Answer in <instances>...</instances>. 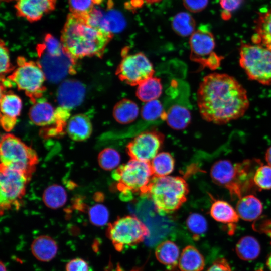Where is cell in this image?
<instances>
[{
    "instance_id": "6da1fadb",
    "label": "cell",
    "mask_w": 271,
    "mask_h": 271,
    "mask_svg": "<svg viewBox=\"0 0 271 271\" xmlns=\"http://www.w3.org/2000/svg\"><path fill=\"white\" fill-rule=\"evenodd\" d=\"M197 103L203 119L219 125L241 117L249 106L243 86L233 77L216 72L202 79L197 90Z\"/></svg>"
},
{
    "instance_id": "7a4b0ae2",
    "label": "cell",
    "mask_w": 271,
    "mask_h": 271,
    "mask_svg": "<svg viewBox=\"0 0 271 271\" xmlns=\"http://www.w3.org/2000/svg\"><path fill=\"white\" fill-rule=\"evenodd\" d=\"M100 21L96 10L89 15L68 14L60 41L64 50L75 61L103 55L113 33L104 27Z\"/></svg>"
},
{
    "instance_id": "3957f363",
    "label": "cell",
    "mask_w": 271,
    "mask_h": 271,
    "mask_svg": "<svg viewBox=\"0 0 271 271\" xmlns=\"http://www.w3.org/2000/svg\"><path fill=\"white\" fill-rule=\"evenodd\" d=\"M188 192V185L182 177H154L147 196L152 199L157 211L164 215L178 210L187 200Z\"/></svg>"
},
{
    "instance_id": "277c9868",
    "label": "cell",
    "mask_w": 271,
    "mask_h": 271,
    "mask_svg": "<svg viewBox=\"0 0 271 271\" xmlns=\"http://www.w3.org/2000/svg\"><path fill=\"white\" fill-rule=\"evenodd\" d=\"M112 177L124 198L129 199V196L133 193L146 196L154 175L150 162L131 159L116 168Z\"/></svg>"
},
{
    "instance_id": "5b68a950",
    "label": "cell",
    "mask_w": 271,
    "mask_h": 271,
    "mask_svg": "<svg viewBox=\"0 0 271 271\" xmlns=\"http://www.w3.org/2000/svg\"><path fill=\"white\" fill-rule=\"evenodd\" d=\"M0 155L1 165L23 173L29 179L38 162L37 155L32 148L9 133L2 137Z\"/></svg>"
},
{
    "instance_id": "8992f818",
    "label": "cell",
    "mask_w": 271,
    "mask_h": 271,
    "mask_svg": "<svg viewBox=\"0 0 271 271\" xmlns=\"http://www.w3.org/2000/svg\"><path fill=\"white\" fill-rule=\"evenodd\" d=\"M239 63L250 80L271 85V50L254 43H242Z\"/></svg>"
},
{
    "instance_id": "52a82bcc",
    "label": "cell",
    "mask_w": 271,
    "mask_h": 271,
    "mask_svg": "<svg viewBox=\"0 0 271 271\" xmlns=\"http://www.w3.org/2000/svg\"><path fill=\"white\" fill-rule=\"evenodd\" d=\"M150 234L146 225L138 218L127 215L118 218L108 224L106 235L115 250L122 251L125 248L143 242Z\"/></svg>"
},
{
    "instance_id": "ba28073f",
    "label": "cell",
    "mask_w": 271,
    "mask_h": 271,
    "mask_svg": "<svg viewBox=\"0 0 271 271\" xmlns=\"http://www.w3.org/2000/svg\"><path fill=\"white\" fill-rule=\"evenodd\" d=\"M190 59L203 68L215 70L223 59L215 51V41L208 26H200L190 36Z\"/></svg>"
},
{
    "instance_id": "9c48e42d",
    "label": "cell",
    "mask_w": 271,
    "mask_h": 271,
    "mask_svg": "<svg viewBox=\"0 0 271 271\" xmlns=\"http://www.w3.org/2000/svg\"><path fill=\"white\" fill-rule=\"evenodd\" d=\"M18 66L9 78L33 100L40 97L44 90L46 76L39 63L27 61L24 58L17 59Z\"/></svg>"
},
{
    "instance_id": "30bf717a",
    "label": "cell",
    "mask_w": 271,
    "mask_h": 271,
    "mask_svg": "<svg viewBox=\"0 0 271 271\" xmlns=\"http://www.w3.org/2000/svg\"><path fill=\"white\" fill-rule=\"evenodd\" d=\"M0 206L1 214L13 207L18 208L30 180L23 173L1 165Z\"/></svg>"
},
{
    "instance_id": "8fae6325",
    "label": "cell",
    "mask_w": 271,
    "mask_h": 271,
    "mask_svg": "<svg viewBox=\"0 0 271 271\" xmlns=\"http://www.w3.org/2000/svg\"><path fill=\"white\" fill-rule=\"evenodd\" d=\"M122 54L116 71V75L121 81L130 86H138L153 76V64L144 53Z\"/></svg>"
},
{
    "instance_id": "7c38bea8",
    "label": "cell",
    "mask_w": 271,
    "mask_h": 271,
    "mask_svg": "<svg viewBox=\"0 0 271 271\" xmlns=\"http://www.w3.org/2000/svg\"><path fill=\"white\" fill-rule=\"evenodd\" d=\"M164 139V135L157 130L143 132L128 143L126 152L131 159L150 162L161 149Z\"/></svg>"
},
{
    "instance_id": "4fadbf2b",
    "label": "cell",
    "mask_w": 271,
    "mask_h": 271,
    "mask_svg": "<svg viewBox=\"0 0 271 271\" xmlns=\"http://www.w3.org/2000/svg\"><path fill=\"white\" fill-rule=\"evenodd\" d=\"M210 173L213 182L227 189L232 198L239 199L243 196L237 163L233 164L227 159L219 160L213 164Z\"/></svg>"
},
{
    "instance_id": "5bb4252c",
    "label": "cell",
    "mask_w": 271,
    "mask_h": 271,
    "mask_svg": "<svg viewBox=\"0 0 271 271\" xmlns=\"http://www.w3.org/2000/svg\"><path fill=\"white\" fill-rule=\"evenodd\" d=\"M40 57L39 65L46 78L52 82H58L71 73L75 60L65 51L59 55H52L38 49Z\"/></svg>"
},
{
    "instance_id": "9a60e30c",
    "label": "cell",
    "mask_w": 271,
    "mask_h": 271,
    "mask_svg": "<svg viewBox=\"0 0 271 271\" xmlns=\"http://www.w3.org/2000/svg\"><path fill=\"white\" fill-rule=\"evenodd\" d=\"M31 121L40 126H49L45 131L48 136L59 134L64 127L57 120L56 109L49 102L39 100L34 102L29 111Z\"/></svg>"
},
{
    "instance_id": "2e32d148",
    "label": "cell",
    "mask_w": 271,
    "mask_h": 271,
    "mask_svg": "<svg viewBox=\"0 0 271 271\" xmlns=\"http://www.w3.org/2000/svg\"><path fill=\"white\" fill-rule=\"evenodd\" d=\"M85 91L84 84L79 81L68 79L63 81L56 93L59 107L70 111L78 106L84 99Z\"/></svg>"
},
{
    "instance_id": "e0dca14e",
    "label": "cell",
    "mask_w": 271,
    "mask_h": 271,
    "mask_svg": "<svg viewBox=\"0 0 271 271\" xmlns=\"http://www.w3.org/2000/svg\"><path fill=\"white\" fill-rule=\"evenodd\" d=\"M16 14L30 22L40 20L45 14L53 11L57 0H16Z\"/></svg>"
},
{
    "instance_id": "ac0fdd59",
    "label": "cell",
    "mask_w": 271,
    "mask_h": 271,
    "mask_svg": "<svg viewBox=\"0 0 271 271\" xmlns=\"http://www.w3.org/2000/svg\"><path fill=\"white\" fill-rule=\"evenodd\" d=\"M252 43L271 50V8L259 13L255 22Z\"/></svg>"
},
{
    "instance_id": "d6986e66",
    "label": "cell",
    "mask_w": 271,
    "mask_h": 271,
    "mask_svg": "<svg viewBox=\"0 0 271 271\" xmlns=\"http://www.w3.org/2000/svg\"><path fill=\"white\" fill-rule=\"evenodd\" d=\"M66 131L69 137L74 141H85L91 134V122L89 117L85 114H75L68 120Z\"/></svg>"
},
{
    "instance_id": "ffe728a7",
    "label": "cell",
    "mask_w": 271,
    "mask_h": 271,
    "mask_svg": "<svg viewBox=\"0 0 271 271\" xmlns=\"http://www.w3.org/2000/svg\"><path fill=\"white\" fill-rule=\"evenodd\" d=\"M236 210L239 218L242 220L253 221L262 214L263 205L260 200L254 195H247L238 199Z\"/></svg>"
},
{
    "instance_id": "44dd1931",
    "label": "cell",
    "mask_w": 271,
    "mask_h": 271,
    "mask_svg": "<svg viewBox=\"0 0 271 271\" xmlns=\"http://www.w3.org/2000/svg\"><path fill=\"white\" fill-rule=\"evenodd\" d=\"M31 249L37 259L42 262H48L56 255L58 246L52 238L43 235L37 237L33 241Z\"/></svg>"
},
{
    "instance_id": "7402d4cb",
    "label": "cell",
    "mask_w": 271,
    "mask_h": 271,
    "mask_svg": "<svg viewBox=\"0 0 271 271\" xmlns=\"http://www.w3.org/2000/svg\"><path fill=\"white\" fill-rule=\"evenodd\" d=\"M205 265L204 256L195 246L189 245L182 250L178 266L181 271H202Z\"/></svg>"
},
{
    "instance_id": "603a6c76",
    "label": "cell",
    "mask_w": 271,
    "mask_h": 271,
    "mask_svg": "<svg viewBox=\"0 0 271 271\" xmlns=\"http://www.w3.org/2000/svg\"><path fill=\"white\" fill-rule=\"evenodd\" d=\"M155 254L157 260L170 270H175L178 266L180 250L172 241L166 240L160 243L155 249Z\"/></svg>"
},
{
    "instance_id": "cb8c5ba5",
    "label": "cell",
    "mask_w": 271,
    "mask_h": 271,
    "mask_svg": "<svg viewBox=\"0 0 271 271\" xmlns=\"http://www.w3.org/2000/svg\"><path fill=\"white\" fill-rule=\"evenodd\" d=\"M191 115L189 108L181 103L170 106L166 111L165 120L168 125L174 130H182L190 124Z\"/></svg>"
},
{
    "instance_id": "d4e9b609",
    "label": "cell",
    "mask_w": 271,
    "mask_h": 271,
    "mask_svg": "<svg viewBox=\"0 0 271 271\" xmlns=\"http://www.w3.org/2000/svg\"><path fill=\"white\" fill-rule=\"evenodd\" d=\"M210 214L216 221L232 226L239 219L236 210L229 203L222 200H213Z\"/></svg>"
},
{
    "instance_id": "484cf974",
    "label": "cell",
    "mask_w": 271,
    "mask_h": 271,
    "mask_svg": "<svg viewBox=\"0 0 271 271\" xmlns=\"http://www.w3.org/2000/svg\"><path fill=\"white\" fill-rule=\"evenodd\" d=\"M139 108L133 101L123 98L116 103L113 109V116L118 123L126 124L134 121L138 117Z\"/></svg>"
},
{
    "instance_id": "4316f807",
    "label": "cell",
    "mask_w": 271,
    "mask_h": 271,
    "mask_svg": "<svg viewBox=\"0 0 271 271\" xmlns=\"http://www.w3.org/2000/svg\"><path fill=\"white\" fill-rule=\"evenodd\" d=\"M22 107L21 98L14 93L1 94V120H7L17 122Z\"/></svg>"
},
{
    "instance_id": "83f0119b",
    "label": "cell",
    "mask_w": 271,
    "mask_h": 271,
    "mask_svg": "<svg viewBox=\"0 0 271 271\" xmlns=\"http://www.w3.org/2000/svg\"><path fill=\"white\" fill-rule=\"evenodd\" d=\"M162 91L161 79L153 76L138 85L136 94L140 100L146 103L157 100Z\"/></svg>"
},
{
    "instance_id": "f1b7e54d",
    "label": "cell",
    "mask_w": 271,
    "mask_h": 271,
    "mask_svg": "<svg viewBox=\"0 0 271 271\" xmlns=\"http://www.w3.org/2000/svg\"><path fill=\"white\" fill-rule=\"evenodd\" d=\"M260 245L257 240L250 235L241 237L236 243L235 251L238 257L243 260L256 259L260 253Z\"/></svg>"
},
{
    "instance_id": "f546056e",
    "label": "cell",
    "mask_w": 271,
    "mask_h": 271,
    "mask_svg": "<svg viewBox=\"0 0 271 271\" xmlns=\"http://www.w3.org/2000/svg\"><path fill=\"white\" fill-rule=\"evenodd\" d=\"M196 26L194 18L187 12H181L176 14L171 20L173 30L182 37L190 36L196 30Z\"/></svg>"
},
{
    "instance_id": "4dcf8cb0",
    "label": "cell",
    "mask_w": 271,
    "mask_h": 271,
    "mask_svg": "<svg viewBox=\"0 0 271 271\" xmlns=\"http://www.w3.org/2000/svg\"><path fill=\"white\" fill-rule=\"evenodd\" d=\"M150 164L154 177H165L174 170L175 160L169 153L163 152L158 154Z\"/></svg>"
},
{
    "instance_id": "1f68e13d",
    "label": "cell",
    "mask_w": 271,
    "mask_h": 271,
    "mask_svg": "<svg viewBox=\"0 0 271 271\" xmlns=\"http://www.w3.org/2000/svg\"><path fill=\"white\" fill-rule=\"evenodd\" d=\"M43 200L48 207L57 209L65 204L67 201V193L62 186L53 184L45 190L43 194Z\"/></svg>"
},
{
    "instance_id": "d6a6232c",
    "label": "cell",
    "mask_w": 271,
    "mask_h": 271,
    "mask_svg": "<svg viewBox=\"0 0 271 271\" xmlns=\"http://www.w3.org/2000/svg\"><path fill=\"white\" fill-rule=\"evenodd\" d=\"M142 118L148 121H154L161 119L165 120L166 111L158 100L146 102L141 110Z\"/></svg>"
},
{
    "instance_id": "836d02e7",
    "label": "cell",
    "mask_w": 271,
    "mask_h": 271,
    "mask_svg": "<svg viewBox=\"0 0 271 271\" xmlns=\"http://www.w3.org/2000/svg\"><path fill=\"white\" fill-rule=\"evenodd\" d=\"M120 162L119 153L111 148L102 150L98 156V162L103 170L110 171L118 166Z\"/></svg>"
},
{
    "instance_id": "e575fe53",
    "label": "cell",
    "mask_w": 271,
    "mask_h": 271,
    "mask_svg": "<svg viewBox=\"0 0 271 271\" xmlns=\"http://www.w3.org/2000/svg\"><path fill=\"white\" fill-rule=\"evenodd\" d=\"M101 0H68L69 13L78 15H89L94 13L95 6Z\"/></svg>"
},
{
    "instance_id": "d590c367",
    "label": "cell",
    "mask_w": 271,
    "mask_h": 271,
    "mask_svg": "<svg viewBox=\"0 0 271 271\" xmlns=\"http://www.w3.org/2000/svg\"><path fill=\"white\" fill-rule=\"evenodd\" d=\"M186 225L189 230L196 237L205 234L208 229L205 218L197 213H193L189 215L186 220Z\"/></svg>"
},
{
    "instance_id": "8d00e7d4",
    "label": "cell",
    "mask_w": 271,
    "mask_h": 271,
    "mask_svg": "<svg viewBox=\"0 0 271 271\" xmlns=\"http://www.w3.org/2000/svg\"><path fill=\"white\" fill-rule=\"evenodd\" d=\"M253 181L254 185L260 189H270L271 166L260 164L254 173Z\"/></svg>"
},
{
    "instance_id": "74e56055",
    "label": "cell",
    "mask_w": 271,
    "mask_h": 271,
    "mask_svg": "<svg viewBox=\"0 0 271 271\" xmlns=\"http://www.w3.org/2000/svg\"><path fill=\"white\" fill-rule=\"evenodd\" d=\"M88 215L92 224L96 226H102L108 221L109 212L104 205L97 204L90 208Z\"/></svg>"
},
{
    "instance_id": "f35d334b",
    "label": "cell",
    "mask_w": 271,
    "mask_h": 271,
    "mask_svg": "<svg viewBox=\"0 0 271 271\" xmlns=\"http://www.w3.org/2000/svg\"><path fill=\"white\" fill-rule=\"evenodd\" d=\"M38 49L52 55H59L65 51L61 41L50 34L46 35L43 43L38 46Z\"/></svg>"
},
{
    "instance_id": "ab89813d",
    "label": "cell",
    "mask_w": 271,
    "mask_h": 271,
    "mask_svg": "<svg viewBox=\"0 0 271 271\" xmlns=\"http://www.w3.org/2000/svg\"><path fill=\"white\" fill-rule=\"evenodd\" d=\"M244 0H220V7L222 10L221 18L224 20L231 18L232 13L238 9Z\"/></svg>"
},
{
    "instance_id": "60d3db41",
    "label": "cell",
    "mask_w": 271,
    "mask_h": 271,
    "mask_svg": "<svg viewBox=\"0 0 271 271\" xmlns=\"http://www.w3.org/2000/svg\"><path fill=\"white\" fill-rule=\"evenodd\" d=\"M0 72L1 75L10 71L11 64L8 50L3 41L0 45Z\"/></svg>"
},
{
    "instance_id": "b9f144b4",
    "label": "cell",
    "mask_w": 271,
    "mask_h": 271,
    "mask_svg": "<svg viewBox=\"0 0 271 271\" xmlns=\"http://www.w3.org/2000/svg\"><path fill=\"white\" fill-rule=\"evenodd\" d=\"M185 8L192 13H198L204 10L207 6L209 0H182Z\"/></svg>"
},
{
    "instance_id": "7bdbcfd3",
    "label": "cell",
    "mask_w": 271,
    "mask_h": 271,
    "mask_svg": "<svg viewBox=\"0 0 271 271\" xmlns=\"http://www.w3.org/2000/svg\"><path fill=\"white\" fill-rule=\"evenodd\" d=\"M66 271H88L87 262L81 258H75L70 260L66 266Z\"/></svg>"
},
{
    "instance_id": "ee69618b",
    "label": "cell",
    "mask_w": 271,
    "mask_h": 271,
    "mask_svg": "<svg viewBox=\"0 0 271 271\" xmlns=\"http://www.w3.org/2000/svg\"><path fill=\"white\" fill-rule=\"evenodd\" d=\"M206 271H232L227 261L223 258L216 259Z\"/></svg>"
},
{
    "instance_id": "f6af8a7d",
    "label": "cell",
    "mask_w": 271,
    "mask_h": 271,
    "mask_svg": "<svg viewBox=\"0 0 271 271\" xmlns=\"http://www.w3.org/2000/svg\"><path fill=\"white\" fill-rule=\"evenodd\" d=\"M104 271H126L124 270L118 264L115 266H113L110 263L108 267L105 269ZM130 271H141V268H135L131 269Z\"/></svg>"
},
{
    "instance_id": "bcb514c9",
    "label": "cell",
    "mask_w": 271,
    "mask_h": 271,
    "mask_svg": "<svg viewBox=\"0 0 271 271\" xmlns=\"http://www.w3.org/2000/svg\"><path fill=\"white\" fill-rule=\"evenodd\" d=\"M265 159L268 165L271 166V146L267 149L265 152Z\"/></svg>"
},
{
    "instance_id": "7dc6e473",
    "label": "cell",
    "mask_w": 271,
    "mask_h": 271,
    "mask_svg": "<svg viewBox=\"0 0 271 271\" xmlns=\"http://www.w3.org/2000/svg\"><path fill=\"white\" fill-rule=\"evenodd\" d=\"M267 234H268L271 237V230L267 231L265 232ZM266 265L269 271H271V253L269 254L267 261H266Z\"/></svg>"
},
{
    "instance_id": "c3c4849f",
    "label": "cell",
    "mask_w": 271,
    "mask_h": 271,
    "mask_svg": "<svg viewBox=\"0 0 271 271\" xmlns=\"http://www.w3.org/2000/svg\"><path fill=\"white\" fill-rule=\"evenodd\" d=\"M148 4H153L161 2L162 0H144Z\"/></svg>"
},
{
    "instance_id": "681fc988",
    "label": "cell",
    "mask_w": 271,
    "mask_h": 271,
    "mask_svg": "<svg viewBox=\"0 0 271 271\" xmlns=\"http://www.w3.org/2000/svg\"><path fill=\"white\" fill-rule=\"evenodd\" d=\"M0 271H7L6 266L2 261L0 263Z\"/></svg>"
},
{
    "instance_id": "f907efd6",
    "label": "cell",
    "mask_w": 271,
    "mask_h": 271,
    "mask_svg": "<svg viewBox=\"0 0 271 271\" xmlns=\"http://www.w3.org/2000/svg\"><path fill=\"white\" fill-rule=\"evenodd\" d=\"M1 1H5V2H9L12 0H1Z\"/></svg>"
},
{
    "instance_id": "816d5d0a",
    "label": "cell",
    "mask_w": 271,
    "mask_h": 271,
    "mask_svg": "<svg viewBox=\"0 0 271 271\" xmlns=\"http://www.w3.org/2000/svg\"><path fill=\"white\" fill-rule=\"evenodd\" d=\"M258 271H261V270H258Z\"/></svg>"
}]
</instances>
